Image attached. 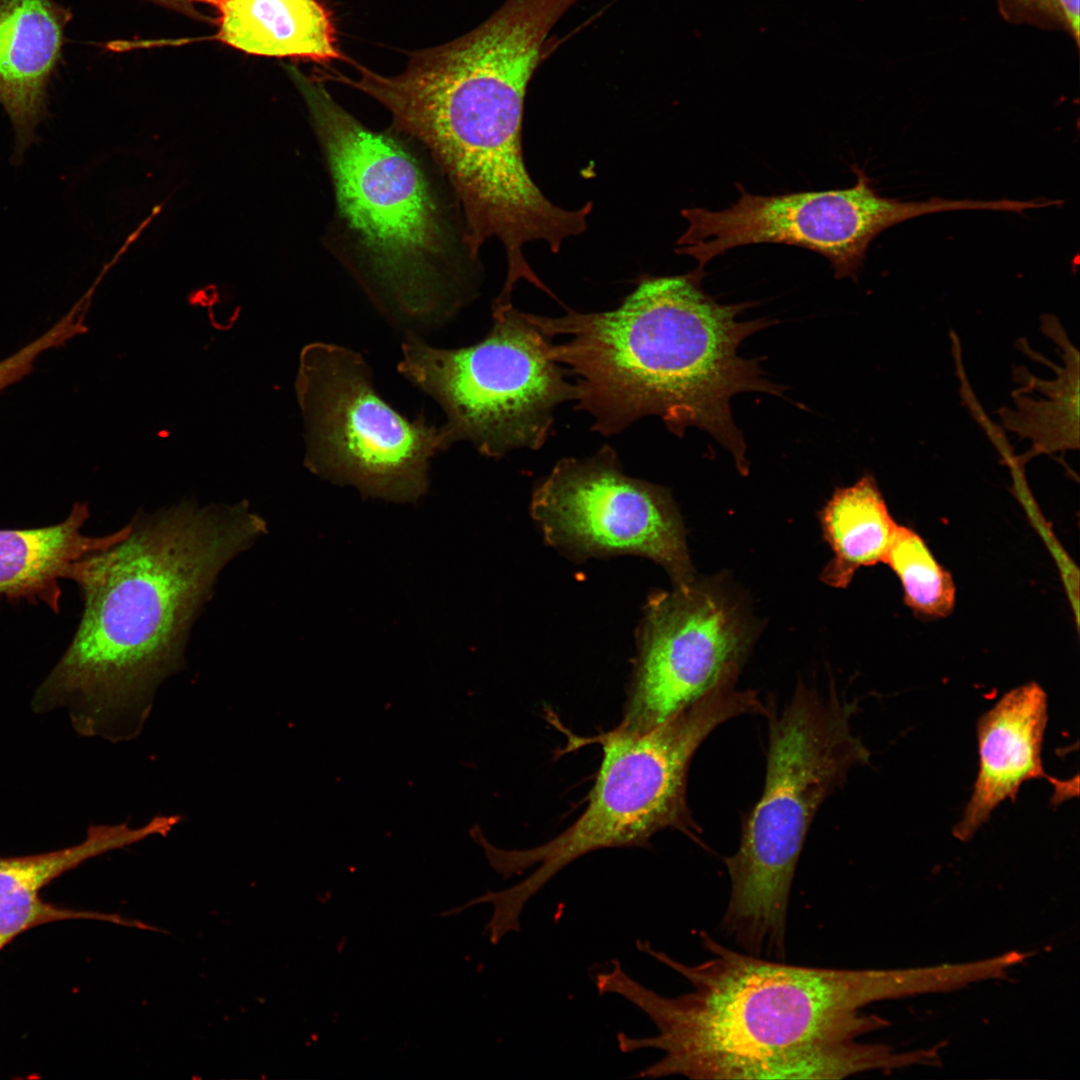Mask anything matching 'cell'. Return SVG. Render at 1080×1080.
I'll return each mask as SVG.
<instances>
[{
	"label": "cell",
	"instance_id": "6da1fadb",
	"mask_svg": "<svg viewBox=\"0 0 1080 1080\" xmlns=\"http://www.w3.org/2000/svg\"><path fill=\"white\" fill-rule=\"evenodd\" d=\"M711 957L695 965L637 941L641 952L691 986L663 996L631 978L618 960L594 975L601 994L623 997L654 1023L650 1037L617 1035L622 1052L664 1055L634 1077L841 1079L896 1065L880 1045L855 1039L884 1023L866 1004L900 993L897 972L786 964L735 951L702 931Z\"/></svg>",
	"mask_w": 1080,
	"mask_h": 1080
},
{
	"label": "cell",
	"instance_id": "7a4b0ae2",
	"mask_svg": "<svg viewBox=\"0 0 1080 1080\" xmlns=\"http://www.w3.org/2000/svg\"><path fill=\"white\" fill-rule=\"evenodd\" d=\"M127 533L76 565L83 611L38 688L40 710L66 707L85 736L129 740L156 689L183 668L188 635L220 573L267 532L246 502H182L138 512Z\"/></svg>",
	"mask_w": 1080,
	"mask_h": 1080
},
{
	"label": "cell",
	"instance_id": "3957f363",
	"mask_svg": "<svg viewBox=\"0 0 1080 1080\" xmlns=\"http://www.w3.org/2000/svg\"><path fill=\"white\" fill-rule=\"evenodd\" d=\"M541 58L530 31L486 20L449 43L414 52L398 75L355 65L356 77L335 71L330 78L376 100L389 112L390 128L428 154L458 204L471 255L479 259L483 245L498 240L510 281L534 274L525 245L542 242L558 253L587 229L593 207L555 205L526 167L524 103Z\"/></svg>",
	"mask_w": 1080,
	"mask_h": 1080
},
{
	"label": "cell",
	"instance_id": "277c9868",
	"mask_svg": "<svg viewBox=\"0 0 1080 1080\" xmlns=\"http://www.w3.org/2000/svg\"><path fill=\"white\" fill-rule=\"evenodd\" d=\"M704 270L640 278L620 305L558 317L525 313L550 338L551 356L576 378V408L592 417V430L618 434L659 417L682 437L690 427L709 433L749 471L746 444L730 401L743 392L782 396L759 360L738 355L742 341L775 324L739 321L751 303L722 304L701 288Z\"/></svg>",
	"mask_w": 1080,
	"mask_h": 1080
},
{
	"label": "cell",
	"instance_id": "5b68a950",
	"mask_svg": "<svg viewBox=\"0 0 1080 1080\" xmlns=\"http://www.w3.org/2000/svg\"><path fill=\"white\" fill-rule=\"evenodd\" d=\"M299 80L334 196L330 249L405 335L451 319L474 295L479 259L437 167L412 139L356 119L321 80Z\"/></svg>",
	"mask_w": 1080,
	"mask_h": 1080
},
{
	"label": "cell",
	"instance_id": "8992f818",
	"mask_svg": "<svg viewBox=\"0 0 1080 1080\" xmlns=\"http://www.w3.org/2000/svg\"><path fill=\"white\" fill-rule=\"evenodd\" d=\"M738 676L725 678L690 706L646 733L618 728L597 737L602 763L581 816L553 839L528 849H500L482 841L491 867L503 878L536 866L521 882L489 890L492 922L520 928L525 905L558 872L596 850L648 847L653 835L677 830L694 841L701 829L687 799L689 766L702 742L718 726L742 715L769 713L757 691L738 690Z\"/></svg>",
	"mask_w": 1080,
	"mask_h": 1080
},
{
	"label": "cell",
	"instance_id": "52a82bcc",
	"mask_svg": "<svg viewBox=\"0 0 1080 1080\" xmlns=\"http://www.w3.org/2000/svg\"><path fill=\"white\" fill-rule=\"evenodd\" d=\"M857 704L799 682L781 712L771 707L762 795L738 849L724 858L731 891L721 922L744 952L786 955L787 914L796 867L822 803L870 753L851 728Z\"/></svg>",
	"mask_w": 1080,
	"mask_h": 1080
},
{
	"label": "cell",
	"instance_id": "ba28073f",
	"mask_svg": "<svg viewBox=\"0 0 1080 1080\" xmlns=\"http://www.w3.org/2000/svg\"><path fill=\"white\" fill-rule=\"evenodd\" d=\"M488 334L469 346L444 349L407 334L398 372L442 408L449 445L464 441L500 458L537 450L550 437L554 411L576 399L567 370L551 356L552 338L512 302L493 304Z\"/></svg>",
	"mask_w": 1080,
	"mask_h": 1080
},
{
	"label": "cell",
	"instance_id": "9c48e42d",
	"mask_svg": "<svg viewBox=\"0 0 1080 1080\" xmlns=\"http://www.w3.org/2000/svg\"><path fill=\"white\" fill-rule=\"evenodd\" d=\"M363 356L344 346L304 347L296 381L305 465L363 496L415 501L428 489L430 459L450 447L442 427L410 420L375 389Z\"/></svg>",
	"mask_w": 1080,
	"mask_h": 1080
},
{
	"label": "cell",
	"instance_id": "30bf717a",
	"mask_svg": "<svg viewBox=\"0 0 1080 1080\" xmlns=\"http://www.w3.org/2000/svg\"><path fill=\"white\" fill-rule=\"evenodd\" d=\"M855 184L846 189L754 195L737 184L739 199L721 211L686 208L687 228L675 252L698 262L699 270L718 255L749 244L798 246L827 258L837 279L857 280L872 240L887 228L922 215L987 210L982 200L933 197L899 201L879 196L863 169L853 167Z\"/></svg>",
	"mask_w": 1080,
	"mask_h": 1080
},
{
	"label": "cell",
	"instance_id": "8fae6325",
	"mask_svg": "<svg viewBox=\"0 0 1080 1080\" xmlns=\"http://www.w3.org/2000/svg\"><path fill=\"white\" fill-rule=\"evenodd\" d=\"M531 509L554 545L581 555H643L662 565L675 586L694 581L669 492L627 476L609 445L589 457L560 460L537 485Z\"/></svg>",
	"mask_w": 1080,
	"mask_h": 1080
},
{
	"label": "cell",
	"instance_id": "7c38bea8",
	"mask_svg": "<svg viewBox=\"0 0 1080 1080\" xmlns=\"http://www.w3.org/2000/svg\"><path fill=\"white\" fill-rule=\"evenodd\" d=\"M644 616L636 669L616 727L639 734L739 675L751 643L736 602L716 584L694 580L655 593Z\"/></svg>",
	"mask_w": 1080,
	"mask_h": 1080
},
{
	"label": "cell",
	"instance_id": "4fadbf2b",
	"mask_svg": "<svg viewBox=\"0 0 1080 1080\" xmlns=\"http://www.w3.org/2000/svg\"><path fill=\"white\" fill-rule=\"evenodd\" d=\"M1048 722L1047 694L1036 682L1006 692L977 721L979 769L973 791L953 835L969 841L1004 801H1014L1021 785L1044 778L1059 804L1074 795L1071 782L1046 774L1042 745Z\"/></svg>",
	"mask_w": 1080,
	"mask_h": 1080
},
{
	"label": "cell",
	"instance_id": "5bb4252c",
	"mask_svg": "<svg viewBox=\"0 0 1080 1080\" xmlns=\"http://www.w3.org/2000/svg\"><path fill=\"white\" fill-rule=\"evenodd\" d=\"M65 18L52 0H0V104L14 127V160L34 142L46 115V88Z\"/></svg>",
	"mask_w": 1080,
	"mask_h": 1080
},
{
	"label": "cell",
	"instance_id": "9a60e30c",
	"mask_svg": "<svg viewBox=\"0 0 1080 1080\" xmlns=\"http://www.w3.org/2000/svg\"><path fill=\"white\" fill-rule=\"evenodd\" d=\"M170 827L166 816H156L138 828L125 823L93 825L76 845L33 855L0 857V952L21 934L44 924L103 918L46 902L41 891L92 857L149 836L166 835Z\"/></svg>",
	"mask_w": 1080,
	"mask_h": 1080
},
{
	"label": "cell",
	"instance_id": "2e32d148",
	"mask_svg": "<svg viewBox=\"0 0 1080 1080\" xmlns=\"http://www.w3.org/2000/svg\"><path fill=\"white\" fill-rule=\"evenodd\" d=\"M1040 329L1057 346L1062 364L1051 362L1033 351L1026 339H1020L1018 349L1049 365L1055 375L1042 379L1026 367L1014 368L1013 380L1020 384L1011 395L1014 407L997 411L1006 430L1031 442L1030 449L1019 456L1024 464L1036 456L1079 449L1080 354L1057 317L1043 315Z\"/></svg>",
	"mask_w": 1080,
	"mask_h": 1080
},
{
	"label": "cell",
	"instance_id": "e0dca14e",
	"mask_svg": "<svg viewBox=\"0 0 1080 1080\" xmlns=\"http://www.w3.org/2000/svg\"><path fill=\"white\" fill-rule=\"evenodd\" d=\"M216 11V39L248 54L321 64L343 59L320 0H199Z\"/></svg>",
	"mask_w": 1080,
	"mask_h": 1080
},
{
	"label": "cell",
	"instance_id": "ac0fdd59",
	"mask_svg": "<svg viewBox=\"0 0 1080 1080\" xmlns=\"http://www.w3.org/2000/svg\"><path fill=\"white\" fill-rule=\"evenodd\" d=\"M89 515L86 503H76L58 524L0 530V594L58 611L61 581L72 579L82 558L117 542L128 530L126 525L108 535L88 536L83 527Z\"/></svg>",
	"mask_w": 1080,
	"mask_h": 1080
},
{
	"label": "cell",
	"instance_id": "d6986e66",
	"mask_svg": "<svg viewBox=\"0 0 1080 1080\" xmlns=\"http://www.w3.org/2000/svg\"><path fill=\"white\" fill-rule=\"evenodd\" d=\"M820 523L834 553L821 579L835 588L847 587L861 567L884 562L898 526L872 474L836 489L820 512Z\"/></svg>",
	"mask_w": 1080,
	"mask_h": 1080
},
{
	"label": "cell",
	"instance_id": "ffe728a7",
	"mask_svg": "<svg viewBox=\"0 0 1080 1080\" xmlns=\"http://www.w3.org/2000/svg\"><path fill=\"white\" fill-rule=\"evenodd\" d=\"M884 563L898 577L904 602L915 614L938 619L952 613L956 599L953 578L914 530L897 526Z\"/></svg>",
	"mask_w": 1080,
	"mask_h": 1080
},
{
	"label": "cell",
	"instance_id": "44dd1931",
	"mask_svg": "<svg viewBox=\"0 0 1080 1080\" xmlns=\"http://www.w3.org/2000/svg\"><path fill=\"white\" fill-rule=\"evenodd\" d=\"M999 8L1011 22L1064 27L1058 0H999Z\"/></svg>",
	"mask_w": 1080,
	"mask_h": 1080
},
{
	"label": "cell",
	"instance_id": "7402d4cb",
	"mask_svg": "<svg viewBox=\"0 0 1080 1080\" xmlns=\"http://www.w3.org/2000/svg\"><path fill=\"white\" fill-rule=\"evenodd\" d=\"M1064 27L1079 46V0H1058Z\"/></svg>",
	"mask_w": 1080,
	"mask_h": 1080
},
{
	"label": "cell",
	"instance_id": "603a6c76",
	"mask_svg": "<svg viewBox=\"0 0 1080 1080\" xmlns=\"http://www.w3.org/2000/svg\"><path fill=\"white\" fill-rule=\"evenodd\" d=\"M18 379L16 365L9 359L0 361V391L15 383Z\"/></svg>",
	"mask_w": 1080,
	"mask_h": 1080
},
{
	"label": "cell",
	"instance_id": "cb8c5ba5",
	"mask_svg": "<svg viewBox=\"0 0 1080 1080\" xmlns=\"http://www.w3.org/2000/svg\"><path fill=\"white\" fill-rule=\"evenodd\" d=\"M154 1H158L160 3H164L166 5H171V6H175V7H185V6H192V4L198 3L199 0H154Z\"/></svg>",
	"mask_w": 1080,
	"mask_h": 1080
}]
</instances>
